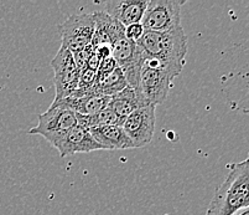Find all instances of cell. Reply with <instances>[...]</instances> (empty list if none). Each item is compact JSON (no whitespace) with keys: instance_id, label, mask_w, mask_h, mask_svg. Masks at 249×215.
<instances>
[{"instance_id":"obj_2","label":"cell","mask_w":249,"mask_h":215,"mask_svg":"<svg viewBox=\"0 0 249 215\" xmlns=\"http://www.w3.org/2000/svg\"><path fill=\"white\" fill-rule=\"evenodd\" d=\"M249 207V159L228 164V174L214 192L205 215H233Z\"/></svg>"},{"instance_id":"obj_4","label":"cell","mask_w":249,"mask_h":215,"mask_svg":"<svg viewBox=\"0 0 249 215\" xmlns=\"http://www.w3.org/2000/svg\"><path fill=\"white\" fill-rule=\"evenodd\" d=\"M183 3L178 0H150L140 24L144 30L153 33H167L181 28Z\"/></svg>"},{"instance_id":"obj_19","label":"cell","mask_w":249,"mask_h":215,"mask_svg":"<svg viewBox=\"0 0 249 215\" xmlns=\"http://www.w3.org/2000/svg\"><path fill=\"white\" fill-rule=\"evenodd\" d=\"M94 53H96L99 61H103L112 56V47L109 45H102V46L94 47Z\"/></svg>"},{"instance_id":"obj_12","label":"cell","mask_w":249,"mask_h":215,"mask_svg":"<svg viewBox=\"0 0 249 215\" xmlns=\"http://www.w3.org/2000/svg\"><path fill=\"white\" fill-rule=\"evenodd\" d=\"M92 17L94 20V33L90 45L93 49L102 45L112 46L115 41L125 38V28L112 19L106 11H94Z\"/></svg>"},{"instance_id":"obj_1","label":"cell","mask_w":249,"mask_h":215,"mask_svg":"<svg viewBox=\"0 0 249 215\" xmlns=\"http://www.w3.org/2000/svg\"><path fill=\"white\" fill-rule=\"evenodd\" d=\"M137 44L142 55L156 61L174 78L181 74L187 54V36L182 26L167 33L145 31Z\"/></svg>"},{"instance_id":"obj_16","label":"cell","mask_w":249,"mask_h":215,"mask_svg":"<svg viewBox=\"0 0 249 215\" xmlns=\"http://www.w3.org/2000/svg\"><path fill=\"white\" fill-rule=\"evenodd\" d=\"M128 86L126 78L122 70L119 67H115L109 74L97 75L94 92L103 95V96L112 97L123 91L124 88H126Z\"/></svg>"},{"instance_id":"obj_14","label":"cell","mask_w":249,"mask_h":215,"mask_svg":"<svg viewBox=\"0 0 249 215\" xmlns=\"http://www.w3.org/2000/svg\"><path fill=\"white\" fill-rule=\"evenodd\" d=\"M148 105V101L144 98L142 92L128 86L123 91L110 97V102L108 106L112 108L113 112L117 115L118 118L121 119L122 124H123L129 115H132L134 111L145 107Z\"/></svg>"},{"instance_id":"obj_3","label":"cell","mask_w":249,"mask_h":215,"mask_svg":"<svg viewBox=\"0 0 249 215\" xmlns=\"http://www.w3.org/2000/svg\"><path fill=\"white\" fill-rule=\"evenodd\" d=\"M173 75L160 67L156 61L142 55L139 88L149 105L158 106L167 98L174 85Z\"/></svg>"},{"instance_id":"obj_6","label":"cell","mask_w":249,"mask_h":215,"mask_svg":"<svg viewBox=\"0 0 249 215\" xmlns=\"http://www.w3.org/2000/svg\"><path fill=\"white\" fill-rule=\"evenodd\" d=\"M51 67L53 70L56 91L53 102H60L76 92L80 81V71L77 70L71 51L63 47H60L58 53L52 59Z\"/></svg>"},{"instance_id":"obj_20","label":"cell","mask_w":249,"mask_h":215,"mask_svg":"<svg viewBox=\"0 0 249 215\" xmlns=\"http://www.w3.org/2000/svg\"><path fill=\"white\" fill-rule=\"evenodd\" d=\"M233 215H249V207L247 208H243V209L238 210L237 213H234Z\"/></svg>"},{"instance_id":"obj_18","label":"cell","mask_w":249,"mask_h":215,"mask_svg":"<svg viewBox=\"0 0 249 215\" xmlns=\"http://www.w3.org/2000/svg\"><path fill=\"white\" fill-rule=\"evenodd\" d=\"M115 67H118L117 64H115L114 59L110 56V58H108V59H106V60L101 61L98 70H97V75L109 74V72H112L113 70L115 69Z\"/></svg>"},{"instance_id":"obj_8","label":"cell","mask_w":249,"mask_h":215,"mask_svg":"<svg viewBox=\"0 0 249 215\" xmlns=\"http://www.w3.org/2000/svg\"><path fill=\"white\" fill-rule=\"evenodd\" d=\"M112 58L124 74L129 87L140 91V71L142 65V53L137 42L122 38L112 45Z\"/></svg>"},{"instance_id":"obj_15","label":"cell","mask_w":249,"mask_h":215,"mask_svg":"<svg viewBox=\"0 0 249 215\" xmlns=\"http://www.w3.org/2000/svg\"><path fill=\"white\" fill-rule=\"evenodd\" d=\"M109 102L110 97L92 92L82 97H67L60 102H52V105L63 106L83 116H93L107 107Z\"/></svg>"},{"instance_id":"obj_7","label":"cell","mask_w":249,"mask_h":215,"mask_svg":"<svg viewBox=\"0 0 249 215\" xmlns=\"http://www.w3.org/2000/svg\"><path fill=\"white\" fill-rule=\"evenodd\" d=\"M61 33V47L72 54L90 45L94 33V20L92 14H74L58 25Z\"/></svg>"},{"instance_id":"obj_11","label":"cell","mask_w":249,"mask_h":215,"mask_svg":"<svg viewBox=\"0 0 249 215\" xmlns=\"http://www.w3.org/2000/svg\"><path fill=\"white\" fill-rule=\"evenodd\" d=\"M148 6V0H109L106 4V13L124 28L142 22Z\"/></svg>"},{"instance_id":"obj_5","label":"cell","mask_w":249,"mask_h":215,"mask_svg":"<svg viewBox=\"0 0 249 215\" xmlns=\"http://www.w3.org/2000/svg\"><path fill=\"white\" fill-rule=\"evenodd\" d=\"M77 126L76 113L60 105H51L46 112L38 116V124L29 130V135H40L55 146L60 138Z\"/></svg>"},{"instance_id":"obj_17","label":"cell","mask_w":249,"mask_h":215,"mask_svg":"<svg viewBox=\"0 0 249 215\" xmlns=\"http://www.w3.org/2000/svg\"><path fill=\"white\" fill-rule=\"evenodd\" d=\"M144 33H145V30L142 26V24H133L125 28V38L130 41L138 42Z\"/></svg>"},{"instance_id":"obj_10","label":"cell","mask_w":249,"mask_h":215,"mask_svg":"<svg viewBox=\"0 0 249 215\" xmlns=\"http://www.w3.org/2000/svg\"><path fill=\"white\" fill-rule=\"evenodd\" d=\"M61 157L76 155V153H89L93 151H104L101 144L94 141V138L86 128L76 126L71 131L60 138L55 144Z\"/></svg>"},{"instance_id":"obj_13","label":"cell","mask_w":249,"mask_h":215,"mask_svg":"<svg viewBox=\"0 0 249 215\" xmlns=\"http://www.w3.org/2000/svg\"><path fill=\"white\" fill-rule=\"evenodd\" d=\"M88 131L94 138V141L101 144L103 149L122 151V149L134 148L132 141L129 139L122 126H118V124L102 126V127L90 128Z\"/></svg>"},{"instance_id":"obj_21","label":"cell","mask_w":249,"mask_h":215,"mask_svg":"<svg viewBox=\"0 0 249 215\" xmlns=\"http://www.w3.org/2000/svg\"><path fill=\"white\" fill-rule=\"evenodd\" d=\"M248 159H249V156H248Z\"/></svg>"},{"instance_id":"obj_9","label":"cell","mask_w":249,"mask_h":215,"mask_svg":"<svg viewBox=\"0 0 249 215\" xmlns=\"http://www.w3.org/2000/svg\"><path fill=\"white\" fill-rule=\"evenodd\" d=\"M155 106L148 105L129 115L123 122L122 127L132 141L134 148L148 146L153 139L155 131Z\"/></svg>"}]
</instances>
